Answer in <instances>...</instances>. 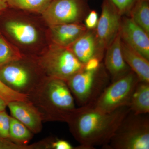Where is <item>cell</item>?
<instances>
[{
	"label": "cell",
	"instance_id": "8",
	"mask_svg": "<svg viewBox=\"0 0 149 149\" xmlns=\"http://www.w3.org/2000/svg\"><path fill=\"white\" fill-rule=\"evenodd\" d=\"M88 6L85 0H54L43 12L50 26L80 22L85 17Z\"/></svg>",
	"mask_w": 149,
	"mask_h": 149
},
{
	"label": "cell",
	"instance_id": "28",
	"mask_svg": "<svg viewBox=\"0 0 149 149\" xmlns=\"http://www.w3.org/2000/svg\"><path fill=\"white\" fill-rule=\"evenodd\" d=\"M8 6L7 0H0V14L5 10Z\"/></svg>",
	"mask_w": 149,
	"mask_h": 149
},
{
	"label": "cell",
	"instance_id": "24",
	"mask_svg": "<svg viewBox=\"0 0 149 149\" xmlns=\"http://www.w3.org/2000/svg\"><path fill=\"white\" fill-rule=\"evenodd\" d=\"M138 0H110L117 9L120 15L129 13Z\"/></svg>",
	"mask_w": 149,
	"mask_h": 149
},
{
	"label": "cell",
	"instance_id": "4",
	"mask_svg": "<svg viewBox=\"0 0 149 149\" xmlns=\"http://www.w3.org/2000/svg\"><path fill=\"white\" fill-rule=\"evenodd\" d=\"M102 65L95 69L85 68L67 80V85L80 107L93 105L109 84V75Z\"/></svg>",
	"mask_w": 149,
	"mask_h": 149
},
{
	"label": "cell",
	"instance_id": "6",
	"mask_svg": "<svg viewBox=\"0 0 149 149\" xmlns=\"http://www.w3.org/2000/svg\"><path fill=\"white\" fill-rule=\"evenodd\" d=\"M39 65L47 77L65 82L85 67L69 48L57 45L43 56Z\"/></svg>",
	"mask_w": 149,
	"mask_h": 149
},
{
	"label": "cell",
	"instance_id": "25",
	"mask_svg": "<svg viewBox=\"0 0 149 149\" xmlns=\"http://www.w3.org/2000/svg\"><path fill=\"white\" fill-rule=\"evenodd\" d=\"M50 149H88L86 147L80 145L74 147L69 142L62 139H53L50 144Z\"/></svg>",
	"mask_w": 149,
	"mask_h": 149
},
{
	"label": "cell",
	"instance_id": "9",
	"mask_svg": "<svg viewBox=\"0 0 149 149\" xmlns=\"http://www.w3.org/2000/svg\"><path fill=\"white\" fill-rule=\"evenodd\" d=\"M102 8L95 31L99 49L104 54L119 32L121 15L110 0H104Z\"/></svg>",
	"mask_w": 149,
	"mask_h": 149
},
{
	"label": "cell",
	"instance_id": "29",
	"mask_svg": "<svg viewBox=\"0 0 149 149\" xmlns=\"http://www.w3.org/2000/svg\"><path fill=\"white\" fill-rule=\"evenodd\" d=\"M8 103L0 97V111H5Z\"/></svg>",
	"mask_w": 149,
	"mask_h": 149
},
{
	"label": "cell",
	"instance_id": "26",
	"mask_svg": "<svg viewBox=\"0 0 149 149\" xmlns=\"http://www.w3.org/2000/svg\"><path fill=\"white\" fill-rule=\"evenodd\" d=\"M33 145H22L0 137V149H32Z\"/></svg>",
	"mask_w": 149,
	"mask_h": 149
},
{
	"label": "cell",
	"instance_id": "15",
	"mask_svg": "<svg viewBox=\"0 0 149 149\" xmlns=\"http://www.w3.org/2000/svg\"><path fill=\"white\" fill-rule=\"evenodd\" d=\"M123 58L141 82L149 83V61L121 40Z\"/></svg>",
	"mask_w": 149,
	"mask_h": 149
},
{
	"label": "cell",
	"instance_id": "27",
	"mask_svg": "<svg viewBox=\"0 0 149 149\" xmlns=\"http://www.w3.org/2000/svg\"><path fill=\"white\" fill-rule=\"evenodd\" d=\"M99 19L97 13L95 10L91 11L85 19V25L87 29L90 30L95 29Z\"/></svg>",
	"mask_w": 149,
	"mask_h": 149
},
{
	"label": "cell",
	"instance_id": "7",
	"mask_svg": "<svg viewBox=\"0 0 149 149\" xmlns=\"http://www.w3.org/2000/svg\"><path fill=\"white\" fill-rule=\"evenodd\" d=\"M15 61L0 67V80L13 91L29 95L47 77H35L28 67Z\"/></svg>",
	"mask_w": 149,
	"mask_h": 149
},
{
	"label": "cell",
	"instance_id": "19",
	"mask_svg": "<svg viewBox=\"0 0 149 149\" xmlns=\"http://www.w3.org/2000/svg\"><path fill=\"white\" fill-rule=\"evenodd\" d=\"M34 133L15 118L11 116L10 125V140L16 143L27 145L32 139Z\"/></svg>",
	"mask_w": 149,
	"mask_h": 149
},
{
	"label": "cell",
	"instance_id": "2",
	"mask_svg": "<svg viewBox=\"0 0 149 149\" xmlns=\"http://www.w3.org/2000/svg\"><path fill=\"white\" fill-rule=\"evenodd\" d=\"M28 100L39 111L43 121L67 122L76 108L65 81L47 77Z\"/></svg>",
	"mask_w": 149,
	"mask_h": 149
},
{
	"label": "cell",
	"instance_id": "12",
	"mask_svg": "<svg viewBox=\"0 0 149 149\" xmlns=\"http://www.w3.org/2000/svg\"><path fill=\"white\" fill-rule=\"evenodd\" d=\"M105 68L110 75L111 82L117 80L131 71L123 56L120 33L106 49Z\"/></svg>",
	"mask_w": 149,
	"mask_h": 149
},
{
	"label": "cell",
	"instance_id": "20",
	"mask_svg": "<svg viewBox=\"0 0 149 149\" xmlns=\"http://www.w3.org/2000/svg\"><path fill=\"white\" fill-rule=\"evenodd\" d=\"M8 6L19 9L42 13L52 0H7Z\"/></svg>",
	"mask_w": 149,
	"mask_h": 149
},
{
	"label": "cell",
	"instance_id": "22",
	"mask_svg": "<svg viewBox=\"0 0 149 149\" xmlns=\"http://www.w3.org/2000/svg\"><path fill=\"white\" fill-rule=\"evenodd\" d=\"M0 97L8 104L14 101H29L28 96L13 91L0 80Z\"/></svg>",
	"mask_w": 149,
	"mask_h": 149
},
{
	"label": "cell",
	"instance_id": "21",
	"mask_svg": "<svg viewBox=\"0 0 149 149\" xmlns=\"http://www.w3.org/2000/svg\"><path fill=\"white\" fill-rule=\"evenodd\" d=\"M19 58V56L13 52L0 35V67Z\"/></svg>",
	"mask_w": 149,
	"mask_h": 149
},
{
	"label": "cell",
	"instance_id": "11",
	"mask_svg": "<svg viewBox=\"0 0 149 149\" xmlns=\"http://www.w3.org/2000/svg\"><path fill=\"white\" fill-rule=\"evenodd\" d=\"M7 107L12 116L25 125L34 134L42 131L43 118L39 111L29 101L10 102Z\"/></svg>",
	"mask_w": 149,
	"mask_h": 149
},
{
	"label": "cell",
	"instance_id": "1",
	"mask_svg": "<svg viewBox=\"0 0 149 149\" xmlns=\"http://www.w3.org/2000/svg\"><path fill=\"white\" fill-rule=\"evenodd\" d=\"M130 111L128 106L111 112L96 109L91 105L76 108L67 123L70 133L80 145L88 149L106 145L124 117Z\"/></svg>",
	"mask_w": 149,
	"mask_h": 149
},
{
	"label": "cell",
	"instance_id": "5",
	"mask_svg": "<svg viewBox=\"0 0 149 149\" xmlns=\"http://www.w3.org/2000/svg\"><path fill=\"white\" fill-rule=\"evenodd\" d=\"M139 81L136 74L131 70L108 85L91 105L105 113L111 112L121 107H129L133 92Z\"/></svg>",
	"mask_w": 149,
	"mask_h": 149
},
{
	"label": "cell",
	"instance_id": "14",
	"mask_svg": "<svg viewBox=\"0 0 149 149\" xmlns=\"http://www.w3.org/2000/svg\"><path fill=\"white\" fill-rule=\"evenodd\" d=\"M52 37L57 46L68 47L86 31L85 24L80 22L50 26Z\"/></svg>",
	"mask_w": 149,
	"mask_h": 149
},
{
	"label": "cell",
	"instance_id": "17",
	"mask_svg": "<svg viewBox=\"0 0 149 149\" xmlns=\"http://www.w3.org/2000/svg\"><path fill=\"white\" fill-rule=\"evenodd\" d=\"M129 107L130 111L135 114L149 113V83L139 81L132 95Z\"/></svg>",
	"mask_w": 149,
	"mask_h": 149
},
{
	"label": "cell",
	"instance_id": "23",
	"mask_svg": "<svg viewBox=\"0 0 149 149\" xmlns=\"http://www.w3.org/2000/svg\"><path fill=\"white\" fill-rule=\"evenodd\" d=\"M10 118L6 110L0 111V137L9 140Z\"/></svg>",
	"mask_w": 149,
	"mask_h": 149
},
{
	"label": "cell",
	"instance_id": "18",
	"mask_svg": "<svg viewBox=\"0 0 149 149\" xmlns=\"http://www.w3.org/2000/svg\"><path fill=\"white\" fill-rule=\"evenodd\" d=\"M128 14L130 18L149 35V0H138Z\"/></svg>",
	"mask_w": 149,
	"mask_h": 149
},
{
	"label": "cell",
	"instance_id": "13",
	"mask_svg": "<svg viewBox=\"0 0 149 149\" xmlns=\"http://www.w3.org/2000/svg\"><path fill=\"white\" fill-rule=\"evenodd\" d=\"M68 47L84 64L94 58H98L101 61L104 57L103 54L99 49L94 29H87Z\"/></svg>",
	"mask_w": 149,
	"mask_h": 149
},
{
	"label": "cell",
	"instance_id": "3",
	"mask_svg": "<svg viewBox=\"0 0 149 149\" xmlns=\"http://www.w3.org/2000/svg\"><path fill=\"white\" fill-rule=\"evenodd\" d=\"M107 149H149V113L136 114L130 111L116 130Z\"/></svg>",
	"mask_w": 149,
	"mask_h": 149
},
{
	"label": "cell",
	"instance_id": "10",
	"mask_svg": "<svg viewBox=\"0 0 149 149\" xmlns=\"http://www.w3.org/2000/svg\"><path fill=\"white\" fill-rule=\"evenodd\" d=\"M119 33L121 40L149 60V37L130 17L121 20Z\"/></svg>",
	"mask_w": 149,
	"mask_h": 149
},
{
	"label": "cell",
	"instance_id": "16",
	"mask_svg": "<svg viewBox=\"0 0 149 149\" xmlns=\"http://www.w3.org/2000/svg\"><path fill=\"white\" fill-rule=\"evenodd\" d=\"M6 30L19 42L31 45L38 39L37 30L31 24L22 22L10 20L6 22Z\"/></svg>",
	"mask_w": 149,
	"mask_h": 149
}]
</instances>
